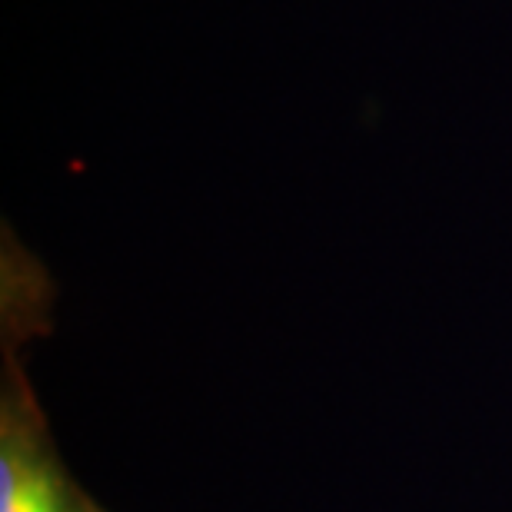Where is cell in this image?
<instances>
[{
	"label": "cell",
	"mask_w": 512,
	"mask_h": 512,
	"mask_svg": "<svg viewBox=\"0 0 512 512\" xmlns=\"http://www.w3.org/2000/svg\"><path fill=\"white\" fill-rule=\"evenodd\" d=\"M60 463L47 436L44 416L24 386V376L7 366L0 399V512H94Z\"/></svg>",
	"instance_id": "6da1fadb"
},
{
	"label": "cell",
	"mask_w": 512,
	"mask_h": 512,
	"mask_svg": "<svg viewBox=\"0 0 512 512\" xmlns=\"http://www.w3.org/2000/svg\"><path fill=\"white\" fill-rule=\"evenodd\" d=\"M94 512H104V509H100V506H97V509H94Z\"/></svg>",
	"instance_id": "7a4b0ae2"
}]
</instances>
